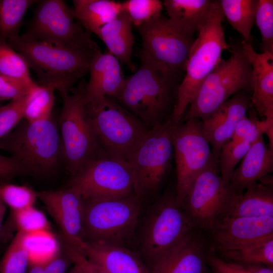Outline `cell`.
I'll return each instance as SVG.
<instances>
[{
    "label": "cell",
    "instance_id": "cell-51",
    "mask_svg": "<svg viewBox=\"0 0 273 273\" xmlns=\"http://www.w3.org/2000/svg\"><path fill=\"white\" fill-rule=\"evenodd\" d=\"M4 157V156L1 155L0 154V159L3 158Z\"/></svg>",
    "mask_w": 273,
    "mask_h": 273
},
{
    "label": "cell",
    "instance_id": "cell-14",
    "mask_svg": "<svg viewBox=\"0 0 273 273\" xmlns=\"http://www.w3.org/2000/svg\"><path fill=\"white\" fill-rule=\"evenodd\" d=\"M142 39L139 54L174 72L185 71L195 38L162 14L136 27Z\"/></svg>",
    "mask_w": 273,
    "mask_h": 273
},
{
    "label": "cell",
    "instance_id": "cell-17",
    "mask_svg": "<svg viewBox=\"0 0 273 273\" xmlns=\"http://www.w3.org/2000/svg\"><path fill=\"white\" fill-rule=\"evenodd\" d=\"M221 251L273 235V216L220 217L210 230Z\"/></svg>",
    "mask_w": 273,
    "mask_h": 273
},
{
    "label": "cell",
    "instance_id": "cell-1",
    "mask_svg": "<svg viewBox=\"0 0 273 273\" xmlns=\"http://www.w3.org/2000/svg\"><path fill=\"white\" fill-rule=\"evenodd\" d=\"M141 65L115 99L150 128L170 118L180 73L139 55Z\"/></svg>",
    "mask_w": 273,
    "mask_h": 273
},
{
    "label": "cell",
    "instance_id": "cell-44",
    "mask_svg": "<svg viewBox=\"0 0 273 273\" xmlns=\"http://www.w3.org/2000/svg\"><path fill=\"white\" fill-rule=\"evenodd\" d=\"M63 241V247L77 273H110L88 259L81 252Z\"/></svg>",
    "mask_w": 273,
    "mask_h": 273
},
{
    "label": "cell",
    "instance_id": "cell-30",
    "mask_svg": "<svg viewBox=\"0 0 273 273\" xmlns=\"http://www.w3.org/2000/svg\"><path fill=\"white\" fill-rule=\"evenodd\" d=\"M35 0H0V39L7 41L19 34L27 10Z\"/></svg>",
    "mask_w": 273,
    "mask_h": 273
},
{
    "label": "cell",
    "instance_id": "cell-27",
    "mask_svg": "<svg viewBox=\"0 0 273 273\" xmlns=\"http://www.w3.org/2000/svg\"><path fill=\"white\" fill-rule=\"evenodd\" d=\"M75 17L83 28L97 35L122 12L121 2L113 0H73Z\"/></svg>",
    "mask_w": 273,
    "mask_h": 273
},
{
    "label": "cell",
    "instance_id": "cell-20",
    "mask_svg": "<svg viewBox=\"0 0 273 273\" xmlns=\"http://www.w3.org/2000/svg\"><path fill=\"white\" fill-rule=\"evenodd\" d=\"M242 50L252 67L251 104L258 115L273 119V53H258L251 42L242 40Z\"/></svg>",
    "mask_w": 273,
    "mask_h": 273
},
{
    "label": "cell",
    "instance_id": "cell-6",
    "mask_svg": "<svg viewBox=\"0 0 273 273\" xmlns=\"http://www.w3.org/2000/svg\"><path fill=\"white\" fill-rule=\"evenodd\" d=\"M230 52V57L221 59L203 81L181 121L203 120L235 94L242 91L252 93V67L241 43L231 46Z\"/></svg>",
    "mask_w": 273,
    "mask_h": 273
},
{
    "label": "cell",
    "instance_id": "cell-10",
    "mask_svg": "<svg viewBox=\"0 0 273 273\" xmlns=\"http://www.w3.org/2000/svg\"><path fill=\"white\" fill-rule=\"evenodd\" d=\"M169 118L150 130L127 161L134 176V193L140 199L155 193L160 187L170 167L173 155Z\"/></svg>",
    "mask_w": 273,
    "mask_h": 273
},
{
    "label": "cell",
    "instance_id": "cell-4",
    "mask_svg": "<svg viewBox=\"0 0 273 273\" xmlns=\"http://www.w3.org/2000/svg\"><path fill=\"white\" fill-rule=\"evenodd\" d=\"M86 113L101 152L127 161L150 130L112 98L86 106Z\"/></svg>",
    "mask_w": 273,
    "mask_h": 273
},
{
    "label": "cell",
    "instance_id": "cell-40",
    "mask_svg": "<svg viewBox=\"0 0 273 273\" xmlns=\"http://www.w3.org/2000/svg\"><path fill=\"white\" fill-rule=\"evenodd\" d=\"M256 111L241 119L238 123L231 139L252 144L264 133L267 128L273 125V121L258 120Z\"/></svg>",
    "mask_w": 273,
    "mask_h": 273
},
{
    "label": "cell",
    "instance_id": "cell-46",
    "mask_svg": "<svg viewBox=\"0 0 273 273\" xmlns=\"http://www.w3.org/2000/svg\"><path fill=\"white\" fill-rule=\"evenodd\" d=\"M24 167L13 157L0 159V179L7 180L12 177L27 173Z\"/></svg>",
    "mask_w": 273,
    "mask_h": 273
},
{
    "label": "cell",
    "instance_id": "cell-24",
    "mask_svg": "<svg viewBox=\"0 0 273 273\" xmlns=\"http://www.w3.org/2000/svg\"><path fill=\"white\" fill-rule=\"evenodd\" d=\"M82 253L110 273H150L143 260L125 246L86 241Z\"/></svg>",
    "mask_w": 273,
    "mask_h": 273
},
{
    "label": "cell",
    "instance_id": "cell-32",
    "mask_svg": "<svg viewBox=\"0 0 273 273\" xmlns=\"http://www.w3.org/2000/svg\"><path fill=\"white\" fill-rule=\"evenodd\" d=\"M21 234L30 263L44 262L54 256L61 248L51 230Z\"/></svg>",
    "mask_w": 273,
    "mask_h": 273
},
{
    "label": "cell",
    "instance_id": "cell-29",
    "mask_svg": "<svg viewBox=\"0 0 273 273\" xmlns=\"http://www.w3.org/2000/svg\"><path fill=\"white\" fill-rule=\"evenodd\" d=\"M221 252L233 262L272 267L273 235Z\"/></svg>",
    "mask_w": 273,
    "mask_h": 273
},
{
    "label": "cell",
    "instance_id": "cell-31",
    "mask_svg": "<svg viewBox=\"0 0 273 273\" xmlns=\"http://www.w3.org/2000/svg\"><path fill=\"white\" fill-rule=\"evenodd\" d=\"M54 92L52 87L38 83L32 87L27 95L23 119L32 122L51 117Z\"/></svg>",
    "mask_w": 273,
    "mask_h": 273
},
{
    "label": "cell",
    "instance_id": "cell-47",
    "mask_svg": "<svg viewBox=\"0 0 273 273\" xmlns=\"http://www.w3.org/2000/svg\"><path fill=\"white\" fill-rule=\"evenodd\" d=\"M26 273H43V262L30 263Z\"/></svg>",
    "mask_w": 273,
    "mask_h": 273
},
{
    "label": "cell",
    "instance_id": "cell-28",
    "mask_svg": "<svg viewBox=\"0 0 273 273\" xmlns=\"http://www.w3.org/2000/svg\"><path fill=\"white\" fill-rule=\"evenodd\" d=\"M258 0H220L223 15L243 40L251 42V32L255 23Z\"/></svg>",
    "mask_w": 273,
    "mask_h": 273
},
{
    "label": "cell",
    "instance_id": "cell-8",
    "mask_svg": "<svg viewBox=\"0 0 273 273\" xmlns=\"http://www.w3.org/2000/svg\"><path fill=\"white\" fill-rule=\"evenodd\" d=\"M85 85L80 82L71 94L61 95L63 106L59 125L63 161L71 176L101 153L86 113Z\"/></svg>",
    "mask_w": 273,
    "mask_h": 273
},
{
    "label": "cell",
    "instance_id": "cell-34",
    "mask_svg": "<svg viewBox=\"0 0 273 273\" xmlns=\"http://www.w3.org/2000/svg\"><path fill=\"white\" fill-rule=\"evenodd\" d=\"M24 58L0 39V74L26 81L33 80Z\"/></svg>",
    "mask_w": 273,
    "mask_h": 273
},
{
    "label": "cell",
    "instance_id": "cell-13",
    "mask_svg": "<svg viewBox=\"0 0 273 273\" xmlns=\"http://www.w3.org/2000/svg\"><path fill=\"white\" fill-rule=\"evenodd\" d=\"M83 199H114L134 193V180L127 161L101 153L71 176L68 185Z\"/></svg>",
    "mask_w": 273,
    "mask_h": 273
},
{
    "label": "cell",
    "instance_id": "cell-35",
    "mask_svg": "<svg viewBox=\"0 0 273 273\" xmlns=\"http://www.w3.org/2000/svg\"><path fill=\"white\" fill-rule=\"evenodd\" d=\"M0 198L12 212H16L34 206L37 198V192L27 186L1 180Z\"/></svg>",
    "mask_w": 273,
    "mask_h": 273
},
{
    "label": "cell",
    "instance_id": "cell-7",
    "mask_svg": "<svg viewBox=\"0 0 273 273\" xmlns=\"http://www.w3.org/2000/svg\"><path fill=\"white\" fill-rule=\"evenodd\" d=\"M86 241L126 247L134 234L141 199L132 194L114 199H84Z\"/></svg>",
    "mask_w": 273,
    "mask_h": 273
},
{
    "label": "cell",
    "instance_id": "cell-39",
    "mask_svg": "<svg viewBox=\"0 0 273 273\" xmlns=\"http://www.w3.org/2000/svg\"><path fill=\"white\" fill-rule=\"evenodd\" d=\"M255 23L261 34L263 52L273 53V1L258 0Z\"/></svg>",
    "mask_w": 273,
    "mask_h": 273
},
{
    "label": "cell",
    "instance_id": "cell-48",
    "mask_svg": "<svg viewBox=\"0 0 273 273\" xmlns=\"http://www.w3.org/2000/svg\"><path fill=\"white\" fill-rule=\"evenodd\" d=\"M6 205L0 198V232L2 230V222L5 214Z\"/></svg>",
    "mask_w": 273,
    "mask_h": 273
},
{
    "label": "cell",
    "instance_id": "cell-21",
    "mask_svg": "<svg viewBox=\"0 0 273 273\" xmlns=\"http://www.w3.org/2000/svg\"><path fill=\"white\" fill-rule=\"evenodd\" d=\"M268 175L250 185L244 193H235L221 217L273 216L272 178Z\"/></svg>",
    "mask_w": 273,
    "mask_h": 273
},
{
    "label": "cell",
    "instance_id": "cell-3",
    "mask_svg": "<svg viewBox=\"0 0 273 273\" xmlns=\"http://www.w3.org/2000/svg\"><path fill=\"white\" fill-rule=\"evenodd\" d=\"M223 18L219 2L215 1L208 20L194 40L185 75L177 88L170 117L175 124L181 121L201 84L221 60L223 52L231 50L224 36Z\"/></svg>",
    "mask_w": 273,
    "mask_h": 273
},
{
    "label": "cell",
    "instance_id": "cell-11",
    "mask_svg": "<svg viewBox=\"0 0 273 273\" xmlns=\"http://www.w3.org/2000/svg\"><path fill=\"white\" fill-rule=\"evenodd\" d=\"M172 139L176 174L175 197L182 206L196 177L213 162L217 160L199 119H190L185 120V123L174 124Z\"/></svg>",
    "mask_w": 273,
    "mask_h": 273
},
{
    "label": "cell",
    "instance_id": "cell-18",
    "mask_svg": "<svg viewBox=\"0 0 273 273\" xmlns=\"http://www.w3.org/2000/svg\"><path fill=\"white\" fill-rule=\"evenodd\" d=\"M250 104L251 96L248 92H239L201 120L203 132L217 161L221 148L231 139L240 120L247 116Z\"/></svg>",
    "mask_w": 273,
    "mask_h": 273
},
{
    "label": "cell",
    "instance_id": "cell-19",
    "mask_svg": "<svg viewBox=\"0 0 273 273\" xmlns=\"http://www.w3.org/2000/svg\"><path fill=\"white\" fill-rule=\"evenodd\" d=\"M89 78L85 85L86 106H94L105 97L116 99L125 81L121 64L108 51L93 56L88 68Z\"/></svg>",
    "mask_w": 273,
    "mask_h": 273
},
{
    "label": "cell",
    "instance_id": "cell-22",
    "mask_svg": "<svg viewBox=\"0 0 273 273\" xmlns=\"http://www.w3.org/2000/svg\"><path fill=\"white\" fill-rule=\"evenodd\" d=\"M150 273H204L201 243L191 233L150 265Z\"/></svg>",
    "mask_w": 273,
    "mask_h": 273
},
{
    "label": "cell",
    "instance_id": "cell-33",
    "mask_svg": "<svg viewBox=\"0 0 273 273\" xmlns=\"http://www.w3.org/2000/svg\"><path fill=\"white\" fill-rule=\"evenodd\" d=\"M30 263L22 234L17 232L0 262V273H26Z\"/></svg>",
    "mask_w": 273,
    "mask_h": 273
},
{
    "label": "cell",
    "instance_id": "cell-2",
    "mask_svg": "<svg viewBox=\"0 0 273 273\" xmlns=\"http://www.w3.org/2000/svg\"><path fill=\"white\" fill-rule=\"evenodd\" d=\"M7 42L35 72L39 84L50 86L61 95L69 93L73 85L88 72L93 56L100 51L62 47L20 35Z\"/></svg>",
    "mask_w": 273,
    "mask_h": 273
},
{
    "label": "cell",
    "instance_id": "cell-5",
    "mask_svg": "<svg viewBox=\"0 0 273 273\" xmlns=\"http://www.w3.org/2000/svg\"><path fill=\"white\" fill-rule=\"evenodd\" d=\"M0 150L10 153L27 172H49L63 160L60 133L52 117L32 122L23 119L0 140Z\"/></svg>",
    "mask_w": 273,
    "mask_h": 273
},
{
    "label": "cell",
    "instance_id": "cell-49",
    "mask_svg": "<svg viewBox=\"0 0 273 273\" xmlns=\"http://www.w3.org/2000/svg\"><path fill=\"white\" fill-rule=\"evenodd\" d=\"M67 273H77V272L73 267L70 270L68 271Z\"/></svg>",
    "mask_w": 273,
    "mask_h": 273
},
{
    "label": "cell",
    "instance_id": "cell-12",
    "mask_svg": "<svg viewBox=\"0 0 273 273\" xmlns=\"http://www.w3.org/2000/svg\"><path fill=\"white\" fill-rule=\"evenodd\" d=\"M193 227L175 195L163 198L144 225L141 242L142 256L150 265L191 234Z\"/></svg>",
    "mask_w": 273,
    "mask_h": 273
},
{
    "label": "cell",
    "instance_id": "cell-45",
    "mask_svg": "<svg viewBox=\"0 0 273 273\" xmlns=\"http://www.w3.org/2000/svg\"><path fill=\"white\" fill-rule=\"evenodd\" d=\"M72 262L63 247L51 258L43 262V273H67Z\"/></svg>",
    "mask_w": 273,
    "mask_h": 273
},
{
    "label": "cell",
    "instance_id": "cell-38",
    "mask_svg": "<svg viewBox=\"0 0 273 273\" xmlns=\"http://www.w3.org/2000/svg\"><path fill=\"white\" fill-rule=\"evenodd\" d=\"M12 213L11 221L18 232L26 234L51 230L47 216L34 205Z\"/></svg>",
    "mask_w": 273,
    "mask_h": 273
},
{
    "label": "cell",
    "instance_id": "cell-37",
    "mask_svg": "<svg viewBox=\"0 0 273 273\" xmlns=\"http://www.w3.org/2000/svg\"><path fill=\"white\" fill-rule=\"evenodd\" d=\"M122 11L137 27L161 14L162 2L159 0H127L121 2Z\"/></svg>",
    "mask_w": 273,
    "mask_h": 273
},
{
    "label": "cell",
    "instance_id": "cell-42",
    "mask_svg": "<svg viewBox=\"0 0 273 273\" xmlns=\"http://www.w3.org/2000/svg\"><path fill=\"white\" fill-rule=\"evenodd\" d=\"M213 273H273L272 267L224 261L214 255L208 257Z\"/></svg>",
    "mask_w": 273,
    "mask_h": 273
},
{
    "label": "cell",
    "instance_id": "cell-16",
    "mask_svg": "<svg viewBox=\"0 0 273 273\" xmlns=\"http://www.w3.org/2000/svg\"><path fill=\"white\" fill-rule=\"evenodd\" d=\"M37 197L59 226L62 240L82 252L86 242L84 202L79 191L68 186L59 190L37 192Z\"/></svg>",
    "mask_w": 273,
    "mask_h": 273
},
{
    "label": "cell",
    "instance_id": "cell-26",
    "mask_svg": "<svg viewBox=\"0 0 273 273\" xmlns=\"http://www.w3.org/2000/svg\"><path fill=\"white\" fill-rule=\"evenodd\" d=\"M214 1L165 0L162 3L168 18L181 29L194 34L198 33L207 22Z\"/></svg>",
    "mask_w": 273,
    "mask_h": 273
},
{
    "label": "cell",
    "instance_id": "cell-41",
    "mask_svg": "<svg viewBox=\"0 0 273 273\" xmlns=\"http://www.w3.org/2000/svg\"><path fill=\"white\" fill-rule=\"evenodd\" d=\"M27 95L11 100L9 103L0 108V140L11 132L23 119Z\"/></svg>",
    "mask_w": 273,
    "mask_h": 273
},
{
    "label": "cell",
    "instance_id": "cell-43",
    "mask_svg": "<svg viewBox=\"0 0 273 273\" xmlns=\"http://www.w3.org/2000/svg\"><path fill=\"white\" fill-rule=\"evenodd\" d=\"M37 83L0 74V101L19 98L28 94Z\"/></svg>",
    "mask_w": 273,
    "mask_h": 273
},
{
    "label": "cell",
    "instance_id": "cell-25",
    "mask_svg": "<svg viewBox=\"0 0 273 273\" xmlns=\"http://www.w3.org/2000/svg\"><path fill=\"white\" fill-rule=\"evenodd\" d=\"M132 24L128 16L121 12L115 18L102 27L97 36L105 43L108 52L113 55L121 65L135 71L132 60L134 37Z\"/></svg>",
    "mask_w": 273,
    "mask_h": 273
},
{
    "label": "cell",
    "instance_id": "cell-15",
    "mask_svg": "<svg viewBox=\"0 0 273 273\" xmlns=\"http://www.w3.org/2000/svg\"><path fill=\"white\" fill-rule=\"evenodd\" d=\"M215 160L195 179L182 205L194 226L210 230L236 193L218 172Z\"/></svg>",
    "mask_w": 273,
    "mask_h": 273
},
{
    "label": "cell",
    "instance_id": "cell-9",
    "mask_svg": "<svg viewBox=\"0 0 273 273\" xmlns=\"http://www.w3.org/2000/svg\"><path fill=\"white\" fill-rule=\"evenodd\" d=\"M23 37L73 49H101L76 19L73 8L62 0L38 1Z\"/></svg>",
    "mask_w": 273,
    "mask_h": 273
},
{
    "label": "cell",
    "instance_id": "cell-23",
    "mask_svg": "<svg viewBox=\"0 0 273 273\" xmlns=\"http://www.w3.org/2000/svg\"><path fill=\"white\" fill-rule=\"evenodd\" d=\"M273 171V150L263 135L252 143L235 169L230 179L233 190L241 194L250 185L269 175Z\"/></svg>",
    "mask_w": 273,
    "mask_h": 273
},
{
    "label": "cell",
    "instance_id": "cell-50",
    "mask_svg": "<svg viewBox=\"0 0 273 273\" xmlns=\"http://www.w3.org/2000/svg\"><path fill=\"white\" fill-rule=\"evenodd\" d=\"M2 102L0 101V108L3 106Z\"/></svg>",
    "mask_w": 273,
    "mask_h": 273
},
{
    "label": "cell",
    "instance_id": "cell-36",
    "mask_svg": "<svg viewBox=\"0 0 273 273\" xmlns=\"http://www.w3.org/2000/svg\"><path fill=\"white\" fill-rule=\"evenodd\" d=\"M251 145L246 142L230 139L221 148L218 158L220 176L230 183L236 165L244 157Z\"/></svg>",
    "mask_w": 273,
    "mask_h": 273
}]
</instances>
